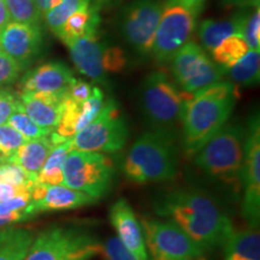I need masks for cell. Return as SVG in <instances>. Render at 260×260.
Returning a JSON list of instances; mask_svg holds the SVG:
<instances>
[{
  "label": "cell",
  "mask_w": 260,
  "mask_h": 260,
  "mask_svg": "<svg viewBox=\"0 0 260 260\" xmlns=\"http://www.w3.org/2000/svg\"><path fill=\"white\" fill-rule=\"evenodd\" d=\"M159 216L174 220L205 251L223 246L234 230L233 222L207 195L177 189L154 203Z\"/></svg>",
  "instance_id": "6da1fadb"
},
{
  "label": "cell",
  "mask_w": 260,
  "mask_h": 260,
  "mask_svg": "<svg viewBox=\"0 0 260 260\" xmlns=\"http://www.w3.org/2000/svg\"><path fill=\"white\" fill-rule=\"evenodd\" d=\"M237 89L233 82H217L188 94L181 115L183 146L188 155L197 153L226 124L236 105Z\"/></svg>",
  "instance_id": "7a4b0ae2"
},
{
  "label": "cell",
  "mask_w": 260,
  "mask_h": 260,
  "mask_svg": "<svg viewBox=\"0 0 260 260\" xmlns=\"http://www.w3.org/2000/svg\"><path fill=\"white\" fill-rule=\"evenodd\" d=\"M135 183L171 181L178 174V155L172 136L161 132L145 133L129 149L123 167Z\"/></svg>",
  "instance_id": "3957f363"
},
{
  "label": "cell",
  "mask_w": 260,
  "mask_h": 260,
  "mask_svg": "<svg viewBox=\"0 0 260 260\" xmlns=\"http://www.w3.org/2000/svg\"><path fill=\"white\" fill-rule=\"evenodd\" d=\"M245 144L246 130L241 125L225 124L193 155L194 162L207 176L239 190Z\"/></svg>",
  "instance_id": "277c9868"
},
{
  "label": "cell",
  "mask_w": 260,
  "mask_h": 260,
  "mask_svg": "<svg viewBox=\"0 0 260 260\" xmlns=\"http://www.w3.org/2000/svg\"><path fill=\"white\" fill-rule=\"evenodd\" d=\"M188 94L162 71L149 74L141 84L140 104L152 130L172 136V130L181 122L182 110Z\"/></svg>",
  "instance_id": "5b68a950"
},
{
  "label": "cell",
  "mask_w": 260,
  "mask_h": 260,
  "mask_svg": "<svg viewBox=\"0 0 260 260\" xmlns=\"http://www.w3.org/2000/svg\"><path fill=\"white\" fill-rule=\"evenodd\" d=\"M103 245L81 226H51L34 237L24 260H92Z\"/></svg>",
  "instance_id": "8992f818"
},
{
  "label": "cell",
  "mask_w": 260,
  "mask_h": 260,
  "mask_svg": "<svg viewBox=\"0 0 260 260\" xmlns=\"http://www.w3.org/2000/svg\"><path fill=\"white\" fill-rule=\"evenodd\" d=\"M63 175L65 186L98 200L111 188L115 168L104 153L70 151L65 159Z\"/></svg>",
  "instance_id": "52a82bcc"
},
{
  "label": "cell",
  "mask_w": 260,
  "mask_h": 260,
  "mask_svg": "<svg viewBox=\"0 0 260 260\" xmlns=\"http://www.w3.org/2000/svg\"><path fill=\"white\" fill-rule=\"evenodd\" d=\"M128 134L124 117L115 100L110 99L96 118L70 139L71 151L115 153L124 147Z\"/></svg>",
  "instance_id": "ba28073f"
},
{
  "label": "cell",
  "mask_w": 260,
  "mask_h": 260,
  "mask_svg": "<svg viewBox=\"0 0 260 260\" xmlns=\"http://www.w3.org/2000/svg\"><path fill=\"white\" fill-rule=\"evenodd\" d=\"M141 226L149 260H197L206 252L169 218H145Z\"/></svg>",
  "instance_id": "9c48e42d"
},
{
  "label": "cell",
  "mask_w": 260,
  "mask_h": 260,
  "mask_svg": "<svg viewBox=\"0 0 260 260\" xmlns=\"http://www.w3.org/2000/svg\"><path fill=\"white\" fill-rule=\"evenodd\" d=\"M197 27V17L174 0H168L154 35L151 53L158 63H170L189 41Z\"/></svg>",
  "instance_id": "30bf717a"
},
{
  "label": "cell",
  "mask_w": 260,
  "mask_h": 260,
  "mask_svg": "<svg viewBox=\"0 0 260 260\" xmlns=\"http://www.w3.org/2000/svg\"><path fill=\"white\" fill-rule=\"evenodd\" d=\"M171 61L175 82L186 93H195L220 82L225 74L195 41H188Z\"/></svg>",
  "instance_id": "8fae6325"
},
{
  "label": "cell",
  "mask_w": 260,
  "mask_h": 260,
  "mask_svg": "<svg viewBox=\"0 0 260 260\" xmlns=\"http://www.w3.org/2000/svg\"><path fill=\"white\" fill-rule=\"evenodd\" d=\"M162 8L161 0H136L123 10L119 29L123 39L136 53L141 56L151 53Z\"/></svg>",
  "instance_id": "7c38bea8"
},
{
  "label": "cell",
  "mask_w": 260,
  "mask_h": 260,
  "mask_svg": "<svg viewBox=\"0 0 260 260\" xmlns=\"http://www.w3.org/2000/svg\"><path fill=\"white\" fill-rule=\"evenodd\" d=\"M241 187L243 189L242 216L249 228L258 229L260 222V126L258 116L253 117L246 130Z\"/></svg>",
  "instance_id": "4fadbf2b"
},
{
  "label": "cell",
  "mask_w": 260,
  "mask_h": 260,
  "mask_svg": "<svg viewBox=\"0 0 260 260\" xmlns=\"http://www.w3.org/2000/svg\"><path fill=\"white\" fill-rule=\"evenodd\" d=\"M95 201L89 195L75 190L65 184H45L37 182L30 189L28 213L32 218L41 212L80 209Z\"/></svg>",
  "instance_id": "5bb4252c"
},
{
  "label": "cell",
  "mask_w": 260,
  "mask_h": 260,
  "mask_svg": "<svg viewBox=\"0 0 260 260\" xmlns=\"http://www.w3.org/2000/svg\"><path fill=\"white\" fill-rule=\"evenodd\" d=\"M42 47V31L39 24L10 22L0 32V51L28 67L39 56Z\"/></svg>",
  "instance_id": "9a60e30c"
},
{
  "label": "cell",
  "mask_w": 260,
  "mask_h": 260,
  "mask_svg": "<svg viewBox=\"0 0 260 260\" xmlns=\"http://www.w3.org/2000/svg\"><path fill=\"white\" fill-rule=\"evenodd\" d=\"M74 79L73 71L60 61H48L29 70L18 83L19 93H64Z\"/></svg>",
  "instance_id": "2e32d148"
},
{
  "label": "cell",
  "mask_w": 260,
  "mask_h": 260,
  "mask_svg": "<svg viewBox=\"0 0 260 260\" xmlns=\"http://www.w3.org/2000/svg\"><path fill=\"white\" fill-rule=\"evenodd\" d=\"M110 222L117 237L138 260H149L141 223L125 199H118L110 209Z\"/></svg>",
  "instance_id": "e0dca14e"
},
{
  "label": "cell",
  "mask_w": 260,
  "mask_h": 260,
  "mask_svg": "<svg viewBox=\"0 0 260 260\" xmlns=\"http://www.w3.org/2000/svg\"><path fill=\"white\" fill-rule=\"evenodd\" d=\"M104 93L99 87H93V93L88 100L82 104L75 103L67 95L63 113L54 132L60 138L71 139L77 133L92 123L102 112L105 100Z\"/></svg>",
  "instance_id": "ac0fdd59"
},
{
  "label": "cell",
  "mask_w": 260,
  "mask_h": 260,
  "mask_svg": "<svg viewBox=\"0 0 260 260\" xmlns=\"http://www.w3.org/2000/svg\"><path fill=\"white\" fill-rule=\"evenodd\" d=\"M67 92L19 93V107L32 122L42 128L54 130L63 113Z\"/></svg>",
  "instance_id": "d6986e66"
},
{
  "label": "cell",
  "mask_w": 260,
  "mask_h": 260,
  "mask_svg": "<svg viewBox=\"0 0 260 260\" xmlns=\"http://www.w3.org/2000/svg\"><path fill=\"white\" fill-rule=\"evenodd\" d=\"M73 63L80 74L94 82H105L106 73L104 69V50L105 45L100 41L98 31L90 32L69 45Z\"/></svg>",
  "instance_id": "ffe728a7"
},
{
  "label": "cell",
  "mask_w": 260,
  "mask_h": 260,
  "mask_svg": "<svg viewBox=\"0 0 260 260\" xmlns=\"http://www.w3.org/2000/svg\"><path fill=\"white\" fill-rule=\"evenodd\" d=\"M64 138H60L56 132H52L50 135L41 139L28 140L24 145L17 149V152L12 155L6 162L18 165L27 172L29 176L38 180V175L45 161L52 152L54 146L64 141Z\"/></svg>",
  "instance_id": "44dd1931"
},
{
  "label": "cell",
  "mask_w": 260,
  "mask_h": 260,
  "mask_svg": "<svg viewBox=\"0 0 260 260\" xmlns=\"http://www.w3.org/2000/svg\"><path fill=\"white\" fill-rule=\"evenodd\" d=\"M248 14L249 10H243L228 19H206L201 22L199 27V40L203 45L201 47L205 51H212L224 39L235 34L241 35Z\"/></svg>",
  "instance_id": "7402d4cb"
},
{
  "label": "cell",
  "mask_w": 260,
  "mask_h": 260,
  "mask_svg": "<svg viewBox=\"0 0 260 260\" xmlns=\"http://www.w3.org/2000/svg\"><path fill=\"white\" fill-rule=\"evenodd\" d=\"M99 5L87 3L82 8L74 12L57 34V37L69 46L71 42L86 37L90 32L98 31L100 25Z\"/></svg>",
  "instance_id": "603a6c76"
},
{
  "label": "cell",
  "mask_w": 260,
  "mask_h": 260,
  "mask_svg": "<svg viewBox=\"0 0 260 260\" xmlns=\"http://www.w3.org/2000/svg\"><path fill=\"white\" fill-rule=\"evenodd\" d=\"M223 249L225 260H260L259 229L234 230L224 241Z\"/></svg>",
  "instance_id": "cb8c5ba5"
},
{
  "label": "cell",
  "mask_w": 260,
  "mask_h": 260,
  "mask_svg": "<svg viewBox=\"0 0 260 260\" xmlns=\"http://www.w3.org/2000/svg\"><path fill=\"white\" fill-rule=\"evenodd\" d=\"M32 240L30 230L12 226L0 229V260H24Z\"/></svg>",
  "instance_id": "d4e9b609"
},
{
  "label": "cell",
  "mask_w": 260,
  "mask_h": 260,
  "mask_svg": "<svg viewBox=\"0 0 260 260\" xmlns=\"http://www.w3.org/2000/svg\"><path fill=\"white\" fill-rule=\"evenodd\" d=\"M71 151L70 139L64 140L54 146L48 158L45 161L38 175L39 183L45 184H64L63 168L65 159Z\"/></svg>",
  "instance_id": "484cf974"
},
{
  "label": "cell",
  "mask_w": 260,
  "mask_h": 260,
  "mask_svg": "<svg viewBox=\"0 0 260 260\" xmlns=\"http://www.w3.org/2000/svg\"><path fill=\"white\" fill-rule=\"evenodd\" d=\"M249 47L242 35L235 34L224 39L219 45H217L212 51L214 64L218 65L224 73L234 67L237 61L241 60L248 53Z\"/></svg>",
  "instance_id": "4316f807"
},
{
  "label": "cell",
  "mask_w": 260,
  "mask_h": 260,
  "mask_svg": "<svg viewBox=\"0 0 260 260\" xmlns=\"http://www.w3.org/2000/svg\"><path fill=\"white\" fill-rule=\"evenodd\" d=\"M260 50H249L248 53L234 67L225 71L234 82L240 86L251 87L259 83Z\"/></svg>",
  "instance_id": "83f0119b"
},
{
  "label": "cell",
  "mask_w": 260,
  "mask_h": 260,
  "mask_svg": "<svg viewBox=\"0 0 260 260\" xmlns=\"http://www.w3.org/2000/svg\"><path fill=\"white\" fill-rule=\"evenodd\" d=\"M87 3L88 2H86V0H61L59 4L44 15V19L47 27L51 29L52 32L57 35L63 24L67 22V19L74 12H76L83 5H86Z\"/></svg>",
  "instance_id": "f1b7e54d"
},
{
  "label": "cell",
  "mask_w": 260,
  "mask_h": 260,
  "mask_svg": "<svg viewBox=\"0 0 260 260\" xmlns=\"http://www.w3.org/2000/svg\"><path fill=\"white\" fill-rule=\"evenodd\" d=\"M5 4L12 22L39 24L41 15L35 0H5Z\"/></svg>",
  "instance_id": "f546056e"
},
{
  "label": "cell",
  "mask_w": 260,
  "mask_h": 260,
  "mask_svg": "<svg viewBox=\"0 0 260 260\" xmlns=\"http://www.w3.org/2000/svg\"><path fill=\"white\" fill-rule=\"evenodd\" d=\"M8 124L17 130L19 134L24 136L27 140L45 138V136L50 135L51 133L53 132L52 129L42 128V126L38 125L35 122H32L31 119L21 110V107H19V102H18L17 110L10 116Z\"/></svg>",
  "instance_id": "4dcf8cb0"
},
{
  "label": "cell",
  "mask_w": 260,
  "mask_h": 260,
  "mask_svg": "<svg viewBox=\"0 0 260 260\" xmlns=\"http://www.w3.org/2000/svg\"><path fill=\"white\" fill-rule=\"evenodd\" d=\"M28 140L8 123L0 125V164L6 162Z\"/></svg>",
  "instance_id": "1f68e13d"
},
{
  "label": "cell",
  "mask_w": 260,
  "mask_h": 260,
  "mask_svg": "<svg viewBox=\"0 0 260 260\" xmlns=\"http://www.w3.org/2000/svg\"><path fill=\"white\" fill-rule=\"evenodd\" d=\"M0 182L30 190L38 180L29 176L18 165L12 164V162H2L0 164Z\"/></svg>",
  "instance_id": "d6a6232c"
},
{
  "label": "cell",
  "mask_w": 260,
  "mask_h": 260,
  "mask_svg": "<svg viewBox=\"0 0 260 260\" xmlns=\"http://www.w3.org/2000/svg\"><path fill=\"white\" fill-rule=\"evenodd\" d=\"M242 38L245 39L249 50H260V10L259 6L253 8L247 16L243 24Z\"/></svg>",
  "instance_id": "836d02e7"
},
{
  "label": "cell",
  "mask_w": 260,
  "mask_h": 260,
  "mask_svg": "<svg viewBox=\"0 0 260 260\" xmlns=\"http://www.w3.org/2000/svg\"><path fill=\"white\" fill-rule=\"evenodd\" d=\"M126 65V57L119 47L105 46L104 50V69L107 74L121 73Z\"/></svg>",
  "instance_id": "e575fe53"
},
{
  "label": "cell",
  "mask_w": 260,
  "mask_h": 260,
  "mask_svg": "<svg viewBox=\"0 0 260 260\" xmlns=\"http://www.w3.org/2000/svg\"><path fill=\"white\" fill-rule=\"evenodd\" d=\"M22 68L17 61L0 51V86H8L18 79Z\"/></svg>",
  "instance_id": "d590c367"
},
{
  "label": "cell",
  "mask_w": 260,
  "mask_h": 260,
  "mask_svg": "<svg viewBox=\"0 0 260 260\" xmlns=\"http://www.w3.org/2000/svg\"><path fill=\"white\" fill-rule=\"evenodd\" d=\"M102 253H104L107 260H138L117 236L107 239V241L103 245Z\"/></svg>",
  "instance_id": "8d00e7d4"
},
{
  "label": "cell",
  "mask_w": 260,
  "mask_h": 260,
  "mask_svg": "<svg viewBox=\"0 0 260 260\" xmlns=\"http://www.w3.org/2000/svg\"><path fill=\"white\" fill-rule=\"evenodd\" d=\"M93 93V87L82 80L74 77L67 90V95L75 103L82 104L88 100Z\"/></svg>",
  "instance_id": "74e56055"
},
{
  "label": "cell",
  "mask_w": 260,
  "mask_h": 260,
  "mask_svg": "<svg viewBox=\"0 0 260 260\" xmlns=\"http://www.w3.org/2000/svg\"><path fill=\"white\" fill-rule=\"evenodd\" d=\"M18 107V99L15 94L5 89H0V125L8 123L10 116Z\"/></svg>",
  "instance_id": "f35d334b"
},
{
  "label": "cell",
  "mask_w": 260,
  "mask_h": 260,
  "mask_svg": "<svg viewBox=\"0 0 260 260\" xmlns=\"http://www.w3.org/2000/svg\"><path fill=\"white\" fill-rule=\"evenodd\" d=\"M27 191H30V190L24 189V188H18L16 186H12V184L5 183V182H0V203L11 199V198L14 197H17L19 194L27 193Z\"/></svg>",
  "instance_id": "ab89813d"
},
{
  "label": "cell",
  "mask_w": 260,
  "mask_h": 260,
  "mask_svg": "<svg viewBox=\"0 0 260 260\" xmlns=\"http://www.w3.org/2000/svg\"><path fill=\"white\" fill-rule=\"evenodd\" d=\"M174 2L178 3V4L183 6L184 9L189 10L191 14L197 17V16L200 15V12L204 10L206 0H174Z\"/></svg>",
  "instance_id": "60d3db41"
},
{
  "label": "cell",
  "mask_w": 260,
  "mask_h": 260,
  "mask_svg": "<svg viewBox=\"0 0 260 260\" xmlns=\"http://www.w3.org/2000/svg\"><path fill=\"white\" fill-rule=\"evenodd\" d=\"M260 0H222L225 6H234L239 9H253L259 6Z\"/></svg>",
  "instance_id": "b9f144b4"
},
{
  "label": "cell",
  "mask_w": 260,
  "mask_h": 260,
  "mask_svg": "<svg viewBox=\"0 0 260 260\" xmlns=\"http://www.w3.org/2000/svg\"><path fill=\"white\" fill-rule=\"evenodd\" d=\"M60 2L61 0H35L38 10L41 16H44L47 11H50V10L53 9L54 6H57Z\"/></svg>",
  "instance_id": "7bdbcfd3"
},
{
  "label": "cell",
  "mask_w": 260,
  "mask_h": 260,
  "mask_svg": "<svg viewBox=\"0 0 260 260\" xmlns=\"http://www.w3.org/2000/svg\"><path fill=\"white\" fill-rule=\"evenodd\" d=\"M10 19L11 18H10L8 8H6L5 0H0V32L10 23Z\"/></svg>",
  "instance_id": "ee69618b"
},
{
  "label": "cell",
  "mask_w": 260,
  "mask_h": 260,
  "mask_svg": "<svg viewBox=\"0 0 260 260\" xmlns=\"http://www.w3.org/2000/svg\"><path fill=\"white\" fill-rule=\"evenodd\" d=\"M86 2L90 3V4H96V0H86Z\"/></svg>",
  "instance_id": "f6af8a7d"
}]
</instances>
